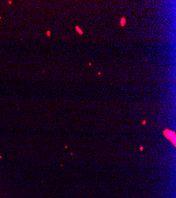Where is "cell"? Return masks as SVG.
Listing matches in <instances>:
<instances>
[{
    "mask_svg": "<svg viewBox=\"0 0 176 198\" xmlns=\"http://www.w3.org/2000/svg\"><path fill=\"white\" fill-rule=\"evenodd\" d=\"M126 18L124 17H121V19H120V26L123 27V26H125V25H126Z\"/></svg>",
    "mask_w": 176,
    "mask_h": 198,
    "instance_id": "obj_2",
    "label": "cell"
},
{
    "mask_svg": "<svg viewBox=\"0 0 176 198\" xmlns=\"http://www.w3.org/2000/svg\"><path fill=\"white\" fill-rule=\"evenodd\" d=\"M48 36H50V32H49V31L48 32Z\"/></svg>",
    "mask_w": 176,
    "mask_h": 198,
    "instance_id": "obj_4",
    "label": "cell"
},
{
    "mask_svg": "<svg viewBox=\"0 0 176 198\" xmlns=\"http://www.w3.org/2000/svg\"><path fill=\"white\" fill-rule=\"evenodd\" d=\"M163 134H164V136H165V137H167L170 141H172V143H173L174 145H175V133L173 131H171L169 130V129H166V130L163 132Z\"/></svg>",
    "mask_w": 176,
    "mask_h": 198,
    "instance_id": "obj_1",
    "label": "cell"
},
{
    "mask_svg": "<svg viewBox=\"0 0 176 198\" xmlns=\"http://www.w3.org/2000/svg\"><path fill=\"white\" fill-rule=\"evenodd\" d=\"M75 29H76V31H77V32H78V33H79V34H80V35H82L83 34V31L81 30V29L80 28H79L78 26H76V27H75Z\"/></svg>",
    "mask_w": 176,
    "mask_h": 198,
    "instance_id": "obj_3",
    "label": "cell"
}]
</instances>
